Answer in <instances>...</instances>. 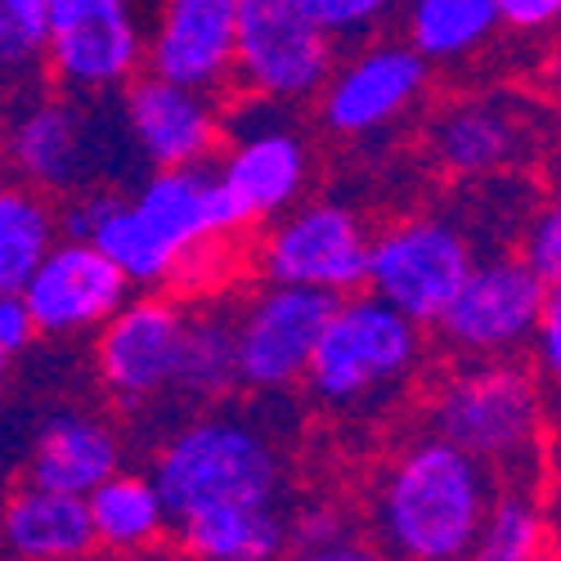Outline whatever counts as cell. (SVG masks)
I'll return each instance as SVG.
<instances>
[{
  "mask_svg": "<svg viewBox=\"0 0 561 561\" xmlns=\"http://www.w3.org/2000/svg\"><path fill=\"white\" fill-rule=\"evenodd\" d=\"M337 72V41L301 0H239V85L248 100L306 104Z\"/></svg>",
  "mask_w": 561,
  "mask_h": 561,
  "instance_id": "cell-9",
  "label": "cell"
},
{
  "mask_svg": "<svg viewBox=\"0 0 561 561\" xmlns=\"http://www.w3.org/2000/svg\"><path fill=\"white\" fill-rule=\"evenodd\" d=\"M535 130L503 95H462L445 100L427 122V153L449 180H485L526 162Z\"/></svg>",
  "mask_w": 561,
  "mask_h": 561,
  "instance_id": "cell-18",
  "label": "cell"
},
{
  "mask_svg": "<svg viewBox=\"0 0 561 561\" xmlns=\"http://www.w3.org/2000/svg\"><path fill=\"white\" fill-rule=\"evenodd\" d=\"M233 391H243L233 306H225V301L190 306V329H184V355H180L175 396L190 400V404H220Z\"/></svg>",
  "mask_w": 561,
  "mask_h": 561,
  "instance_id": "cell-23",
  "label": "cell"
},
{
  "mask_svg": "<svg viewBox=\"0 0 561 561\" xmlns=\"http://www.w3.org/2000/svg\"><path fill=\"white\" fill-rule=\"evenodd\" d=\"M552 552H557L552 512L535 499L530 485H503L485 517L472 561H552Z\"/></svg>",
  "mask_w": 561,
  "mask_h": 561,
  "instance_id": "cell-26",
  "label": "cell"
},
{
  "mask_svg": "<svg viewBox=\"0 0 561 561\" xmlns=\"http://www.w3.org/2000/svg\"><path fill=\"white\" fill-rule=\"evenodd\" d=\"M539 368L522 359H462L432 387L427 432L494 467L499 481L530 485L543 445Z\"/></svg>",
  "mask_w": 561,
  "mask_h": 561,
  "instance_id": "cell-3",
  "label": "cell"
},
{
  "mask_svg": "<svg viewBox=\"0 0 561 561\" xmlns=\"http://www.w3.org/2000/svg\"><path fill=\"white\" fill-rule=\"evenodd\" d=\"M184 329H190V306L180 297L139 293L104 333H95V368L117 409L139 413L175 396Z\"/></svg>",
  "mask_w": 561,
  "mask_h": 561,
  "instance_id": "cell-13",
  "label": "cell"
},
{
  "mask_svg": "<svg viewBox=\"0 0 561 561\" xmlns=\"http://www.w3.org/2000/svg\"><path fill=\"white\" fill-rule=\"evenodd\" d=\"M301 5L333 41H364L382 27V19L396 10V0H301Z\"/></svg>",
  "mask_w": 561,
  "mask_h": 561,
  "instance_id": "cell-30",
  "label": "cell"
},
{
  "mask_svg": "<svg viewBox=\"0 0 561 561\" xmlns=\"http://www.w3.org/2000/svg\"><path fill=\"white\" fill-rule=\"evenodd\" d=\"M503 481L436 432L400 445L368 490V530L387 561H472Z\"/></svg>",
  "mask_w": 561,
  "mask_h": 561,
  "instance_id": "cell-1",
  "label": "cell"
},
{
  "mask_svg": "<svg viewBox=\"0 0 561 561\" xmlns=\"http://www.w3.org/2000/svg\"><path fill=\"white\" fill-rule=\"evenodd\" d=\"M45 77L81 100H108L149 72V32L135 0H50Z\"/></svg>",
  "mask_w": 561,
  "mask_h": 561,
  "instance_id": "cell-7",
  "label": "cell"
},
{
  "mask_svg": "<svg viewBox=\"0 0 561 561\" xmlns=\"http://www.w3.org/2000/svg\"><path fill=\"white\" fill-rule=\"evenodd\" d=\"M130 278L85 239H64L41 270L27 278L23 301L36 319L41 337L68 342V337H90L104 333L130 301Z\"/></svg>",
  "mask_w": 561,
  "mask_h": 561,
  "instance_id": "cell-16",
  "label": "cell"
},
{
  "mask_svg": "<svg viewBox=\"0 0 561 561\" xmlns=\"http://www.w3.org/2000/svg\"><path fill=\"white\" fill-rule=\"evenodd\" d=\"M552 72H557V85H561V32H557V59H552Z\"/></svg>",
  "mask_w": 561,
  "mask_h": 561,
  "instance_id": "cell-34",
  "label": "cell"
},
{
  "mask_svg": "<svg viewBox=\"0 0 561 561\" xmlns=\"http://www.w3.org/2000/svg\"><path fill=\"white\" fill-rule=\"evenodd\" d=\"M149 72L211 95L229 90L239 81V0H158Z\"/></svg>",
  "mask_w": 561,
  "mask_h": 561,
  "instance_id": "cell-17",
  "label": "cell"
},
{
  "mask_svg": "<svg viewBox=\"0 0 561 561\" xmlns=\"http://www.w3.org/2000/svg\"><path fill=\"white\" fill-rule=\"evenodd\" d=\"M0 539H5L10 561H85L100 548L90 499L41 490L27 481H19L5 499Z\"/></svg>",
  "mask_w": 561,
  "mask_h": 561,
  "instance_id": "cell-20",
  "label": "cell"
},
{
  "mask_svg": "<svg viewBox=\"0 0 561 561\" xmlns=\"http://www.w3.org/2000/svg\"><path fill=\"white\" fill-rule=\"evenodd\" d=\"M64 243V220L50 194L5 184L0 194V293H23L41 261Z\"/></svg>",
  "mask_w": 561,
  "mask_h": 561,
  "instance_id": "cell-24",
  "label": "cell"
},
{
  "mask_svg": "<svg viewBox=\"0 0 561 561\" xmlns=\"http://www.w3.org/2000/svg\"><path fill=\"white\" fill-rule=\"evenodd\" d=\"M288 561H387L373 530L355 526L342 507L310 503L293 512V552Z\"/></svg>",
  "mask_w": 561,
  "mask_h": 561,
  "instance_id": "cell-27",
  "label": "cell"
},
{
  "mask_svg": "<svg viewBox=\"0 0 561 561\" xmlns=\"http://www.w3.org/2000/svg\"><path fill=\"white\" fill-rule=\"evenodd\" d=\"M117 108H122L130 145L139 149L149 171L203 167L225 149L229 113L211 90H194V85L145 72L122 90Z\"/></svg>",
  "mask_w": 561,
  "mask_h": 561,
  "instance_id": "cell-15",
  "label": "cell"
},
{
  "mask_svg": "<svg viewBox=\"0 0 561 561\" xmlns=\"http://www.w3.org/2000/svg\"><path fill=\"white\" fill-rule=\"evenodd\" d=\"M373 233L351 203L314 198L265 225L256 243V270L265 284L319 288L333 297L368 293Z\"/></svg>",
  "mask_w": 561,
  "mask_h": 561,
  "instance_id": "cell-8",
  "label": "cell"
},
{
  "mask_svg": "<svg viewBox=\"0 0 561 561\" xmlns=\"http://www.w3.org/2000/svg\"><path fill=\"white\" fill-rule=\"evenodd\" d=\"M50 0H0V59L10 72L45 59Z\"/></svg>",
  "mask_w": 561,
  "mask_h": 561,
  "instance_id": "cell-28",
  "label": "cell"
},
{
  "mask_svg": "<svg viewBox=\"0 0 561 561\" xmlns=\"http://www.w3.org/2000/svg\"><path fill=\"white\" fill-rule=\"evenodd\" d=\"M95 100L50 90V95H32L10 117V171L27 190H41L50 198H77L85 190H104V180L117 171L113 149L139 153L130 139L104 145V126L117 122V113H95ZM145 162V158H139Z\"/></svg>",
  "mask_w": 561,
  "mask_h": 561,
  "instance_id": "cell-5",
  "label": "cell"
},
{
  "mask_svg": "<svg viewBox=\"0 0 561 561\" xmlns=\"http://www.w3.org/2000/svg\"><path fill=\"white\" fill-rule=\"evenodd\" d=\"M423 323L400 314L378 293H355L337 301L306 373V391L329 413H364L378 400H391L423 368Z\"/></svg>",
  "mask_w": 561,
  "mask_h": 561,
  "instance_id": "cell-4",
  "label": "cell"
},
{
  "mask_svg": "<svg viewBox=\"0 0 561 561\" xmlns=\"http://www.w3.org/2000/svg\"><path fill=\"white\" fill-rule=\"evenodd\" d=\"M543 301L548 284L530 270V261L522 252H494L477 261L472 278L432 333L454 359H517L526 346H535Z\"/></svg>",
  "mask_w": 561,
  "mask_h": 561,
  "instance_id": "cell-10",
  "label": "cell"
},
{
  "mask_svg": "<svg viewBox=\"0 0 561 561\" xmlns=\"http://www.w3.org/2000/svg\"><path fill=\"white\" fill-rule=\"evenodd\" d=\"M477 239L449 216H404L373 233L368 293L423 329H436L477 270Z\"/></svg>",
  "mask_w": 561,
  "mask_h": 561,
  "instance_id": "cell-6",
  "label": "cell"
},
{
  "mask_svg": "<svg viewBox=\"0 0 561 561\" xmlns=\"http://www.w3.org/2000/svg\"><path fill=\"white\" fill-rule=\"evenodd\" d=\"M432 85V59L409 41H368L337 64L319 95V122L342 139L378 135L409 117Z\"/></svg>",
  "mask_w": 561,
  "mask_h": 561,
  "instance_id": "cell-14",
  "label": "cell"
},
{
  "mask_svg": "<svg viewBox=\"0 0 561 561\" xmlns=\"http://www.w3.org/2000/svg\"><path fill=\"white\" fill-rule=\"evenodd\" d=\"M175 539L194 561H288L293 517L278 507H211L175 522Z\"/></svg>",
  "mask_w": 561,
  "mask_h": 561,
  "instance_id": "cell-21",
  "label": "cell"
},
{
  "mask_svg": "<svg viewBox=\"0 0 561 561\" xmlns=\"http://www.w3.org/2000/svg\"><path fill=\"white\" fill-rule=\"evenodd\" d=\"M90 517H95L100 548L117 552V557L158 548L167 539V530L175 526L153 472H126V467L90 494Z\"/></svg>",
  "mask_w": 561,
  "mask_h": 561,
  "instance_id": "cell-22",
  "label": "cell"
},
{
  "mask_svg": "<svg viewBox=\"0 0 561 561\" xmlns=\"http://www.w3.org/2000/svg\"><path fill=\"white\" fill-rule=\"evenodd\" d=\"M499 14H503V27L526 36L561 32V0H499Z\"/></svg>",
  "mask_w": 561,
  "mask_h": 561,
  "instance_id": "cell-33",
  "label": "cell"
},
{
  "mask_svg": "<svg viewBox=\"0 0 561 561\" xmlns=\"http://www.w3.org/2000/svg\"><path fill=\"white\" fill-rule=\"evenodd\" d=\"M149 472L171 522H190L211 507H278L288 490L284 449L270 427L239 409H203L167 432Z\"/></svg>",
  "mask_w": 561,
  "mask_h": 561,
  "instance_id": "cell-2",
  "label": "cell"
},
{
  "mask_svg": "<svg viewBox=\"0 0 561 561\" xmlns=\"http://www.w3.org/2000/svg\"><path fill=\"white\" fill-rule=\"evenodd\" d=\"M36 337H41V329H36L23 293H0V355H5V364L27 355Z\"/></svg>",
  "mask_w": 561,
  "mask_h": 561,
  "instance_id": "cell-32",
  "label": "cell"
},
{
  "mask_svg": "<svg viewBox=\"0 0 561 561\" xmlns=\"http://www.w3.org/2000/svg\"><path fill=\"white\" fill-rule=\"evenodd\" d=\"M337 301L342 297L319 293V288L265 284L233 306L243 391L270 396V391H288V387L306 382Z\"/></svg>",
  "mask_w": 561,
  "mask_h": 561,
  "instance_id": "cell-11",
  "label": "cell"
},
{
  "mask_svg": "<svg viewBox=\"0 0 561 561\" xmlns=\"http://www.w3.org/2000/svg\"><path fill=\"white\" fill-rule=\"evenodd\" d=\"M535 368L561 396V284H548L543 319H539V333H535Z\"/></svg>",
  "mask_w": 561,
  "mask_h": 561,
  "instance_id": "cell-31",
  "label": "cell"
},
{
  "mask_svg": "<svg viewBox=\"0 0 561 561\" xmlns=\"http://www.w3.org/2000/svg\"><path fill=\"white\" fill-rule=\"evenodd\" d=\"M122 432L104 413L90 409H55L36 423V436L23 458V481L41 490H59L90 499L104 481L122 472Z\"/></svg>",
  "mask_w": 561,
  "mask_h": 561,
  "instance_id": "cell-19",
  "label": "cell"
},
{
  "mask_svg": "<svg viewBox=\"0 0 561 561\" xmlns=\"http://www.w3.org/2000/svg\"><path fill=\"white\" fill-rule=\"evenodd\" d=\"M517 252L530 261L543 284H561V194H552L526 216Z\"/></svg>",
  "mask_w": 561,
  "mask_h": 561,
  "instance_id": "cell-29",
  "label": "cell"
},
{
  "mask_svg": "<svg viewBox=\"0 0 561 561\" xmlns=\"http://www.w3.org/2000/svg\"><path fill=\"white\" fill-rule=\"evenodd\" d=\"M499 27V0H409L404 10V41L432 64H458L485 50Z\"/></svg>",
  "mask_w": 561,
  "mask_h": 561,
  "instance_id": "cell-25",
  "label": "cell"
},
{
  "mask_svg": "<svg viewBox=\"0 0 561 561\" xmlns=\"http://www.w3.org/2000/svg\"><path fill=\"white\" fill-rule=\"evenodd\" d=\"M278 108L284 104H265V100L239 104L229 113L225 149L216 158L225 190L243 203L252 225L288 216L297 203H306V184H310L306 135Z\"/></svg>",
  "mask_w": 561,
  "mask_h": 561,
  "instance_id": "cell-12",
  "label": "cell"
}]
</instances>
